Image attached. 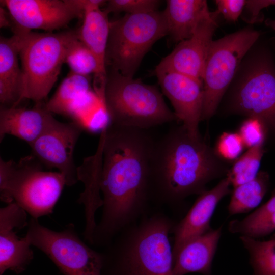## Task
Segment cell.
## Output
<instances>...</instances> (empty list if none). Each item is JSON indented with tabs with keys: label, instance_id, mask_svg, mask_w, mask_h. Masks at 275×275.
I'll return each mask as SVG.
<instances>
[{
	"label": "cell",
	"instance_id": "35",
	"mask_svg": "<svg viewBox=\"0 0 275 275\" xmlns=\"http://www.w3.org/2000/svg\"><path fill=\"white\" fill-rule=\"evenodd\" d=\"M265 23H266V24L268 26L275 30V19L274 20L267 19L265 21Z\"/></svg>",
	"mask_w": 275,
	"mask_h": 275
},
{
	"label": "cell",
	"instance_id": "4",
	"mask_svg": "<svg viewBox=\"0 0 275 275\" xmlns=\"http://www.w3.org/2000/svg\"><path fill=\"white\" fill-rule=\"evenodd\" d=\"M222 102L224 114L257 118L275 131V63L268 50L257 42L252 46Z\"/></svg>",
	"mask_w": 275,
	"mask_h": 275
},
{
	"label": "cell",
	"instance_id": "10",
	"mask_svg": "<svg viewBox=\"0 0 275 275\" xmlns=\"http://www.w3.org/2000/svg\"><path fill=\"white\" fill-rule=\"evenodd\" d=\"M27 228L32 246L44 253L63 275H101L102 251L87 244L73 224L57 231L31 218Z\"/></svg>",
	"mask_w": 275,
	"mask_h": 275
},
{
	"label": "cell",
	"instance_id": "32",
	"mask_svg": "<svg viewBox=\"0 0 275 275\" xmlns=\"http://www.w3.org/2000/svg\"><path fill=\"white\" fill-rule=\"evenodd\" d=\"M217 11L229 21L235 22L242 14L245 0H216Z\"/></svg>",
	"mask_w": 275,
	"mask_h": 275
},
{
	"label": "cell",
	"instance_id": "12",
	"mask_svg": "<svg viewBox=\"0 0 275 275\" xmlns=\"http://www.w3.org/2000/svg\"><path fill=\"white\" fill-rule=\"evenodd\" d=\"M14 24L13 32L62 29L84 13L76 0H1Z\"/></svg>",
	"mask_w": 275,
	"mask_h": 275
},
{
	"label": "cell",
	"instance_id": "15",
	"mask_svg": "<svg viewBox=\"0 0 275 275\" xmlns=\"http://www.w3.org/2000/svg\"><path fill=\"white\" fill-rule=\"evenodd\" d=\"M28 213L13 202L0 209V275L7 270L23 272L34 259L31 243L25 235L19 237L14 229L27 227Z\"/></svg>",
	"mask_w": 275,
	"mask_h": 275
},
{
	"label": "cell",
	"instance_id": "23",
	"mask_svg": "<svg viewBox=\"0 0 275 275\" xmlns=\"http://www.w3.org/2000/svg\"><path fill=\"white\" fill-rule=\"evenodd\" d=\"M91 76H85L69 72L63 80L52 97L45 103L46 108L52 114L71 116L79 100L93 96Z\"/></svg>",
	"mask_w": 275,
	"mask_h": 275
},
{
	"label": "cell",
	"instance_id": "25",
	"mask_svg": "<svg viewBox=\"0 0 275 275\" xmlns=\"http://www.w3.org/2000/svg\"><path fill=\"white\" fill-rule=\"evenodd\" d=\"M268 184V175L262 171L252 180L234 187L228 208L229 214L246 213L256 207L266 193Z\"/></svg>",
	"mask_w": 275,
	"mask_h": 275
},
{
	"label": "cell",
	"instance_id": "1",
	"mask_svg": "<svg viewBox=\"0 0 275 275\" xmlns=\"http://www.w3.org/2000/svg\"><path fill=\"white\" fill-rule=\"evenodd\" d=\"M147 130L107 122L103 127L102 214L93 245L104 248L123 229L149 213L155 141Z\"/></svg>",
	"mask_w": 275,
	"mask_h": 275
},
{
	"label": "cell",
	"instance_id": "14",
	"mask_svg": "<svg viewBox=\"0 0 275 275\" xmlns=\"http://www.w3.org/2000/svg\"><path fill=\"white\" fill-rule=\"evenodd\" d=\"M219 13L216 10L201 21L192 36L177 44L155 70H168L203 81L204 66L212 37L218 27Z\"/></svg>",
	"mask_w": 275,
	"mask_h": 275
},
{
	"label": "cell",
	"instance_id": "31",
	"mask_svg": "<svg viewBox=\"0 0 275 275\" xmlns=\"http://www.w3.org/2000/svg\"><path fill=\"white\" fill-rule=\"evenodd\" d=\"M267 130L264 124L255 118H246L240 124L237 133L241 138L245 147L251 148L265 143Z\"/></svg>",
	"mask_w": 275,
	"mask_h": 275
},
{
	"label": "cell",
	"instance_id": "22",
	"mask_svg": "<svg viewBox=\"0 0 275 275\" xmlns=\"http://www.w3.org/2000/svg\"><path fill=\"white\" fill-rule=\"evenodd\" d=\"M163 12L168 35L176 42L190 38L199 23L212 14L205 0H168Z\"/></svg>",
	"mask_w": 275,
	"mask_h": 275
},
{
	"label": "cell",
	"instance_id": "3",
	"mask_svg": "<svg viewBox=\"0 0 275 275\" xmlns=\"http://www.w3.org/2000/svg\"><path fill=\"white\" fill-rule=\"evenodd\" d=\"M176 223L157 210L123 229L102 251L101 275H173L169 235Z\"/></svg>",
	"mask_w": 275,
	"mask_h": 275
},
{
	"label": "cell",
	"instance_id": "5",
	"mask_svg": "<svg viewBox=\"0 0 275 275\" xmlns=\"http://www.w3.org/2000/svg\"><path fill=\"white\" fill-rule=\"evenodd\" d=\"M113 125L147 130L177 120L154 86L111 70L102 104Z\"/></svg>",
	"mask_w": 275,
	"mask_h": 275
},
{
	"label": "cell",
	"instance_id": "30",
	"mask_svg": "<svg viewBox=\"0 0 275 275\" xmlns=\"http://www.w3.org/2000/svg\"><path fill=\"white\" fill-rule=\"evenodd\" d=\"M244 148L243 142L237 132H225L218 138L214 150L219 158L229 162L237 159Z\"/></svg>",
	"mask_w": 275,
	"mask_h": 275
},
{
	"label": "cell",
	"instance_id": "11",
	"mask_svg": "<svg viewBox=\"0 0 275 275\" xmlns=\"http://www.w3.org/2000/svg\"><path fill=\"white\" fill-rule=\"evenodd\" d=\"M82 130L81 125L75 121L64 123L53 117L41 134L29 145L32 155L42 165L57 169L68 186L79 181L73 153Z\"/></svg>",
	"mask_w": 275,
	"mask_h": 275
},
{
	"label": "cell",
	"instance_id": "2",
	"mask_svg": "<svg viewBox=\"0 0 275 275\" xmlns=\"http://www.w3.org/2000/svg\"><path fill=\"white\" fill-rule=\"evenodd\" d=\"M228 162L202 136H192L182 125L155 141L151 166V204L174 209L188 196L200 195L211 180L227 175Z\"/></svg>",
	"mask_w": 275,
	"mask_h": 275
},
{
	"label": "cell",
	"instance_id": "6",
	"mask_svg": "<svg viewBox=\"0 0 275 275\" xmlns=\"http://www.w3.org/2000/svg\"><path fill=\"white\" fill-rule=\"evenodd\" d=\"M42 166L32 154L18 162L0 158L1 200L15 202L37 219L52 213L66 185L62 173L44 171Z\"/></svg>",
	"mask_w": 275,
	"mask_h": 275
},
{
	"label": "cell",
	"instance_id": "29",
	"mask_svg": "<svg viewBox=\"0 0 275 275\" xmlns=\"http://www.w3.org/2000/svg\"><path fill=\"white\" fill-rule=\"evenodd\" d=\"M161 3L158 0H109L104 11L107 13L125 12L128 14L147 13L157 11Z\"/></svg>",
	"mask_w": 275,
	"mask_h": 275
},
{
	"label": "cell",
	"instance_id": "21",
	"mask_svg": "<svg viewBox=\"0 0 275 275\" xmlns=\"http://www.w3.org/2000/svg\"><path fill=\"white\" fill-rule=\"evenodd\" d=\"M102 147L103 140L100 136L95 154L85 158L82 164L77 167L78 180L84 185L77 202L84 206L85 228L89 231L95 229L96 213L103 205L100 187Z\"/></svg>",
	"mask_w": 275,
	"mask_h": 275
},
{
	"label": "cell",
	"instance_id": "8",
	"mask_svg": "<svg viewBox=\"0 0 275 275\" xmlns=\"http://www.w3.org/2000/svg\"><path fill=\"white\" fill-rule=\"evenodd\" d=\"M168 33L163 11L126 14L111 22L106 66L122 75L133 77L151 46Z\"/></svg>",
	"mask_w": 275,
	"mask_h": 275
},
{
	"label": "cell",
	"instance_id": "34",
	"mask_svg": "<svg viewBox=\"0 0 275 275\" xmlns=\"http://www.w3.org/2000/svg\"><path fill=\"white\" fill-rule=\"evenodd\" d=\"M0 27L2 28H11L12 30L14 24L8 11L3 6L0 7Z\"/></svg>",
	"mask_w": 275,
	"mask_h": 275
},
{
	"label": "cell",
	"instance_id": "24",
	"mask_svg": "<svg viewBox=\"0 0 275 275\" xmlns=\"http://www.w3.org/2000/svg\"><path fill=\"white\" fill-rule=\"evenodd\" d=\"M229 230L231 233L254 239L275 231V191L267 202L245 218L231 221Z\"/></svg>",
	"mask_w": 275,
	"mask_h": 275
},
{
	"label": "cell",
	"instance_id": "20",
	"mask_svg": "<svg viewBox=\"0 0 275 275\" xmlns=\"http://www.w3.org/2000/svg\"><path fill=\"white\" fill-rule=\"evenodd\" d=\"M19 40L0 37V102L6 107L18 106L22 91V72L19 63Z\"/></svg>",
	"mask_w": 275,
	"mask_h": 275
},
{
	"label": "cell",
	"instance_id": "7",
	"mask_svg": "<svg viewBox=\"0 0 275 275\" xmlns=\"http://www.w3.org/2000/svg\"><path fill=\"white\" fill-rule=\"evenodd\" d=\"M19 55L22 72L21 102L43 101L53 87L76 30L60 32H19Z\"/></svg>",
	"mask_w": 275,
	"mask_h": 275
},
{
	"label": "cell",
	"instance_id": "13",
	"mask_svg": "<svg viewBox=\"0 0 275 275\" xmlns=\"http://www.w3.org/2000/svg\"><path fill=\"white\" fill-rule=\"evenodd\" d=\"M163 93L174 109L178 121L192 136L201 137L204 90L203 81L184 74L164 70H155Z\"/></svg>",
	"mask_w": 275,
	"mask_h": 275
},
{
	"label": "cell",
	"instance_id": "27",
	"mask_svg": "<svg viewBox=\"0 0 275 275\" xmlns=\"http://www.w3.org/2000/svg\"><path fill=\"white\" fill-rule=\"evenodd\" d=\"M264 145L262 143L248 149L233 162L226 175L233 187L256 177L264 152Z\"/></svg>",
	"mask_w": 275,
	"mask_h": 275
},
{
	"label": "cell",
	"instance_id": "9",
	"mask_svg": "<svg viewBox=\"0 0 275 275\" xmlns=\"http://www.w3.org/2000/svg\"><path fill=\"white\" fill-rule=\"evenodd\" d=\"M260 35L258 31L247 27L212 41L203 75L201 121H208L216 113L241 62Z\"/></svg>",
	"mask_w": 275,
	"mask_h": 275
},
{
	"label": "cell",
	"instance_id": "18",
	"mask_svg": "<svg viewBox=\"0 0 275 275\" xmlns=\"http://www.w3.org/2000/svg\"><path fill=\"white\" fill-rule=\"evenodd\" d=\"M53 117L44 102L36 103L31 109L1 105L0 142L9 134L30 145L41 134Z\"/></svg>",
	"mask_w": 275,
	"mask_h": 275
},
{
	"label": "cell",
	"instance_id": "26",
	"mask_svg": "<svg viewBox=\"0 0 275 275\" xmlns=\"http://www.w3.org/2000/svg\"><path fill=\"white\" fill-rule=\"evenodd\" d=\"M249 252L255 275H275V234L260 241L247 236L240 237Z\"/></svg>",
	"mask_w": 275,
	"mask_h": 275
},
{
	"label": "cell",
	"instance_id": "33",
	"mask_svg": "<svg viewBox=\"0 0 275 275\" xmlns=\"http://www.w3.org/2000/svg\"><path fill=\"white\" fill-rule=\"evenodd\" d=\"M270 6H275V0H248L243 11V19L249 23H254L261 18V10Z\"/></svg>",
	"mask_w": 275,
	"mask_h": 275
},
{
	"label": "cell",
	"instance_id": "28",
	"mask_svg": "<svg viewBox=\"0 0 275 275\" xmlns=\"http://www.w3.org/2000/svg\"><path fill=\"white\" fill-rule=\"evenodd\" d=\"M64 63L70 68V72L75 74L85 76L94 74L95 77L99 73V67L96 58L78 38L69 47Z\"/></svg>",
	"mask_w": 275,
	"mask_h": 275
},
{
	"label": "cell",
	"instance_id": "19",
	"mask_svg": "<svg viewBox=\"0 0 275 275\" xmlns=\"http://www.w3.org/2000/svg\"><path fill=\"white\" fill-rule=\"evenodd\" d=\"M222 227L210 229L186 243L174 260L173 275L200 273L211 275V265Z\"/></svg>",
	"mask_w": 275,
	"mask_h": 275
},
{
	"label": "cell",
	"instance_id": "17",
	"mask_svg": "<svg viewBox=\"0 0 275 275\" xmlns=\"http://www.w3.org/2000/svg\"><path fill=\"white\" fill-rule=\"evenodd\" d=\"M108 15L101 9L87 12L82 24L76 30L78 39L93 52L98 61L99 71L94 78L93 87L100 99L103 97L107 76L106 53L111 28Z\"/></svg>",
	"mask_w": 275,
	"mask_h": 275
},
{
	"label": "cell",
	"instance_id": "16",
	"mask_svg": "<svg viewBox=\"0 0 275 275\" xmlns=\"http://www.w3.org/2000/svg\"><path fill=\"white\" fill-rule=\"evenodd\" d=\"M230 182L226 177L213 188L199 195L185 217L176 223L171 233L173 259L188 241L209 231L210 221L219 201L230 194Z\"/></svg>",
	"mask_w": 275,
	"mask_h": 275
}]
</instances>
